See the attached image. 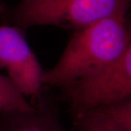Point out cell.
I'll return each instance as SVG.
<instances>
[{
  "label": "cell",
  "instance_id": "7",
  "mask_svg": "<svg viewBox=\"0 0 131 131\" xmlns=\"http://www.w3.org/2000/svg\"><path fill=\"white\" fill-rule=\"evenodd\" d=\"M79 131H121L100 108H94L74 116Z\"/></svg>",
  "mask_w": 131,
  "mask_h": 131
},
{
  "label": "cell",
  "instance_id": "9",
  "mask_svg": "<svg viewBox=\"0 0 131 131\" xmlns=\"http://www.w3.org/2000/svg\"><path fill=\"white\" fill-rule=\"evenodd\" d=\"M128 1H129V2H130V0H128Z\"/></svg>",
  "mask_w": 131,
  "mask_h": 131
},
{
  "label": "cell",
  "instance_id": "5",
  "mask_svg": "<svg viewBox=\"0 0 131 131\" xmlns=\"http://www.w3.org/2000/svg\"><path fill=\"white\" fill-rule=\"evenodd\" d=\"M28 110L0 114V131H70L61 122L58 109L38 97Z\"/></svg>",
  "mask_w": 131,
  "mask_h": 131
},
{
  "label": "cell",
  "instance_id": "1",
  "mask_svg": "<svg viewBox=\"0 0 131 131\" xmlns=\"http://www.w3.org/2000/svg\"><path fill=\"white\" fill-rule=\"evenodd\" d=\"M130 47L125 15L101 19L75 31L56 63L44 71L42 82L66 89L114 63Z\"/></svg>",
  "mask_w": 131,
  "mask_h": 131
},
{
  "label": "cell",
  "instance_id": "4",
  "mask_svg": "<svg viewBox=\"0 0 131 131\" xmlns=\"http://www.w3.org/2000/svg\"><path fill=\"white\" fill-rule=\"evenodd\" d=\"M0 69L26 97L40 96L44 70L22 28L14 25H0Z\"/></svg>",
  "mask_w": 131,
  "mask_h": 131
},
{
  "label": "cell",
  "instance_id": "8",
  "mask_svg": "<svg viewBox=\"0 0 131 131\" xmlns=\"http://www.w3.org/2000/svg\"><path fill=\"white\" fill-rule=\"evenodd\" d=\"M121 131H131V97L99 107Z\"/></svg>",
  "mask_w": 131,
  "mask_h": 131
},
{
  "label": "cell",
  "instance_id": "3",
  "mask_svg": "<svg viewBox=\"0 0 131 131\" xmlns=\"http://www.w3.org/2000/svg\"><path fill=\"white\" fill-rule=\"evenodd\" d=\"M63 90L74 116L131 97V47L114 63Z\"/></svg>",
  "mask_w": 131,
  "mask_h": 131
},
{
  "label": "cell",
  "instance_id": "6",
  "mask_svg": "<svg viewBox=\"0 0 131 131\" xmlns=\"http://www.w3.org/2000/svg\"><path fill=\"white\" fill-rule=\"evenodd\" d=\"M32 104L9 80L7 75L0 74V114L19 110H28Z\"/></svg>",
  "mask_w": 131,
  "mask_h": 131
},
{
  "label": "cell",
  "instance_id": "2",
  "mask_svg": "<svg viewBox=\"0 0 131 131\" xmlns=\"http://www.w3.org/2000/svg\"><path fill=\"white\" fill-rule=\"evenodd\" d=\"M128 0H20L12 9L11 23L20 28L54 26L78 30L101 19L125 15Z\"/></svg>",
  "mask_w": 131,
  "mask_h": 131
}]
</instances>
